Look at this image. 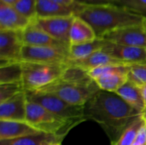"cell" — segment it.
<instances>
[{"mask_svg": "<svg viewBox=\"0 0 146 145\" xmlns=\"http://www.w3.org/2000/svg\"><path fill=\"white\" fill-rule=\"evenodd\" d=\"M142 113L127 103L115 92L99 90L84 105L85 120H93L102 126L112 144Z\"/></svg>", "mask_w": 146, "mask_h": 145, "instance_id": "obj_1", "label": "cell"}, {"mask_svg": "<svg viewBox=\"0 0 146 145\" xmlns=\"http://www.w3.org/2000/svg\"><path fill=\"white\" fill-rule=\"evenodd\" d=\"M76 16L85 20L93 28L97 38L101 39L115 30L143 25L145 17L118 4L77 5Z\"/></svg>", "mask_w": 146, "mask_h": 145, "instance_id": "obj_2", "label": "cell"}, {"mask_svg": "<svg viewBox=\"0 0 146 145\" xmlns=\"http://www.w3.org/2000/svg\"><path fill=\"white\" fill-rule=\"evenodd\" d=\"M26 121L41 132L53 134L62 138L74 125L81 122L60 117L39 104L28 101L27 103Z\"/></svg>", "mask_w": 146, "mask_h": 145, "instance_id": "obj_3", "label": "cell"}, {"mask_svg": "<svg viewBox=\"0 0 146 145\" xmlns=\"http://www.w3.org/2000/svg\"><path fill=\"white\" fill-rule=\"evenodd\" d=\"M22 85L26 91H39L61 79L67 64L21 62Z\"/></svg>", "mask_w": 146, "mask_h": 145, "instance_id": "obj_4", "label": "cell"}, {"mask_svg": "<svg viewBox=\"0 0 146 145\" xmlns=\"http://www.w3.org/2000/svg\"><path fill=\"white\" fill-rule=\"evenodd\" d=\"M25 92L28 102L38 103L60 117L79 121H86L84 106L71 105L55 94L44 91H26Z\"/></svg>", "mask_w": 146, "mask_h": 145, "instance_id": "obj_5", "label": "cell"}, {"mask_svg": "<svg viewBox=\"0 0 146 145\" xmlns=\"http://www.w3.org/2000/svg\"><path fill=\"white\" fill-rule=\"evenodd\" d=\"M99 90L100 89L95 81L90 85H80L60 79L39 91L55 94L71 105L84 106Z\"/></svg>", "mask_w": 146, "mask_h": 145, "instance_id": "obj_6", "label": "cell"}, {"mask_svg": "<svg viewBox=\"0 0 146 145\" xmlns=\"http://www.w3.org/2000/svg\"><path fill=\"white\" fill-rule=\"evenodd\" d=\"M68 50L66 48L50 46H30L24 45L21 62L47 63V64H67L68 61Z\"/></svg>", "mask_w": 146, "mask_h": 145, "instance_id": "obj_7", "label": "cell"}, {"mask_svg": "<svg viewBox=\"0 0 146 145\" xmlns=\"http://www.w3.org/2000/svg\"><path fill=\"white\" fill-rule=\"evenodd\" d=\"M23 47L22 31H0V67L21 62Z\"/></svg>", "mask_w": 146, "mask_h": 145, "instance_id": "obj_8", "label": "cell"}, {"mask_svg": "<svg viewBox=\"0 0 146 145\" xmlns=\"http://www.w3.org/2000/svg\"><path fill=\"white\" fill-rule=\"evenodd\" d=\"M101 39L113 44L146 49V29L143 25L127 26L110 32Z\"/></svg>", "mask_w": 146, "mask_h": 145, "instance_id": "obj_9", "label": "cell"}, {"mask_svg": "<svg viewBox=\"0 0 146 145\" xmlns=\"http://www.w3.org/2000/svg\"><path fill=\"white\" fill-rule=\"evenodd\" d=\"M74 16L75 15L49 18L37 17L34 21L42 30H44L50 36L60 41L61 43L70 46L69 35Z\"/></svg>", "mask_w": 146, "mask_h": 145, "instance_id": "obj_10", "label": "cell"}, {"mask_svg": "<svg viewBox=\"0 0 146 145\" xmlns=\"http://www.w3.org/2000/svg\"><path fill=\"white\" fill-rule=\"evenodd\" d=\"M102 50L127 66L146 64V49L145 48L126 46L105 41V44Z\"/></svg>", "mask_w": 146, "mask_h": 145, "instance_id": "obj_11", "label": "cell"}, {"mask_svg": "<svg viewBox=\"0 0 146 145\" xmlns=\"http://www.w3.org/2000/svg\"><path fill=\"white\" fill-rule=\"evenodd\" d=\"M27 99L22 91L0 103V121H26Z\"/></svg>", "mask_w": 146, "mask_h": 145, "instance_id": "obj_12", "label": "cell"}, {"mask_svg": "<svg viewBox=\"0 0 146 145\" xmlns=\"http://www.w3.org/2000/svg\"><path fill=\"white\" fill-rule=\"evenodd\" d=\"M22 38L24 45L30 46H50L69 49V46L55 39L44 30H42L34 21H33L23 31Z\"/></svg>", "mask_w": 146, "mask_h": 145, "instance_id": "obj_13", "label": "cell"}, {"mask_svg": "<svg viewBox=\"0 0 146 145\" xmlns=\"http://www.w3.org/2000/svg\"><path fill=\"white\" fill-rule=\"evenodd\" d=\"M31 22L13 6L0 2V31H23Z\"/></svg>", "mask_w": 146, "mask_h": 145, "instance_id": "obj_14", "label": "cell"}, {"mask_svg": "<svg viewBox=\"0 0 146 145\" xmlns=\"http://www.w3.org/2000/svg\"><path fill=\"white\" fill-rule=\"evenodd\" d=\"M39 133L41 132L27 121H0V140L13 139Z\"/></svg>", "mask_w": 146, "mask_h": 145, "instance_id": "obj_15", "label": "cell"}, {"mask_svg": "<svg viewBox=\"0 0 146 145\" xmlns=\"http://www.w3.org/2000/svg\"><path fill=\"white\" fill-rule=\"evenodd\" d=\"M78 3L68 6L53 2L51 0H37V17H62L73 16L76 14Z\"/></svg>", "mask_w": 146, "mask_h": 145, "instance_id": "obj_16", "label": "cell"}, {"mask_svg": "<svg viewBox=\"0 0 146 145\" xmlns=\"http://www.w3.org/2000/svg\"><path fill=\"white\" fill-rule=\"evenodd\" d=\"M97 38V35L91 25L85 20L75 15L70 29V45L91 43L95 41Z\"/></svg>", "mask_w": 146, "mask_h": 145, "instance_id": "obj_17", "label": "cell"}, {"mask_svg": "<svg viewBox=\"0 0 146 145\" xmlns=\"http://www.w3.org/2000/svg\"><path fill=\"white\" fill-rule=\"evenodd\" d=\"M130 66H122L121 69L106 73L95 79L96 84L100 90L116 92L123 85L128 81V73Z\"/></svg>", "mask_w": 146, "mask_h": 145, "instance_id": "obj_18", "label": "cell"}, {"mask_svg": "<svg viewBox=\"0 0 146 145\" xmlns=\"http://www.w3.org/2000/svg\"><path fill=\"white\" fill-rule=\"evenodd\" d=\"M67 64L77 66L86 71H89L96 68L109 66V65H125L121 62L114 58L113 56H111L110 55H109L104 50H98L82 60L68 61Z\"/></svg>", "mask_w": 146, "mask_h": 145, "instance_id": "obj_19", "label": "cell"}, {"mask_svg": "<svg viewBox=\"0 0 146 145\" xmlns=\"http://www.w3.org/2000/svg\"><path fill=\"white\" fill-rule=\"evenodd\" d=\"M115 93L119 95L127 103L136 109L140 113H143L145 109L141 89L134 84L127 81Z\"/></svg>", "mask_w": 146, "mask_h": 145, "instance_id": "obj_20", "label": "cell"}, {"mask_svg": "<svg viewBox=\"0 0 146 145\" xmlns=\"http://www.w3.org/2000/svg\"><path fill=\"white\" fill-rule=\"evenodd\" d=\"M62 137L41 132L13 139L0 140V145H47L51 143H60Z\"/></svg>", "mask_w": 146, "mask_h": 145, "instance_id": "obj_21", "label": "cell"}, {"mask_svg": "<svg viewBox=\"0 0 146 145\" xmlns=\"http://www.w3.org/2000/svg\"><path fill=\"white\" fill-rule=\"evenodd\" d=\"M105 44L104 39L97 38L95 41L82 44L70 45L68 50V61H79L88 57L93 53L102 50Z\"/></svg>", "mask_w": 146, "mask_h": 145, "instance_id": "obj_22", "label": "cell"}, {"mask_svg": "<svg viewBox=\"0 0 146 145\" xmlns=\"http://www.w3.org/2000/svg\"><path fill=\"white\" fill-rule=\"evenodd\" d=\"M61 80L80 85H90L95 81L90 77L88 71L70 64H67Z\"/></svg>", "mask_w": 146, "mask_h": 145, "instance_id": "obj_23", "label": "cell"}, {"mask_svg": "<svg viewBox=\"0 0 146 145\" xmlns=\"http://www.w3.org/2000/svg\"><path fill=\"white\" fill-rule=\"evenodd\" d=\"M21 62L8 63L0 67V85L22 83Z\"/></svg>", "mask_w": 146, "mask_h": 145, "instance_id": "obj_24", "label": "cell"}, {"mask_svg": "<svg viewBox=\"0 0 146 145\" xmlns=\"http://www.w3.org/2000/svg\"><path fill=\"white\" fill-rule=\"evenodd\" d=\"M145 122L142 115L135 119L123 132L120 138L112 145H133V142L135 141L137 133Z\"/></svg>", "mask_w": 146, "mask_h": 145, "instance_id": "obj_25", "label": "cell"}, {"mask_svg": "<svg viewBox=\"0 0 146 145\" xmlns=\"http://www.w3.org/2000/svg\"><path fill=\"white\" fill-rule=\"evenodd\" d=\"M13 7L21 15L32 21L37 18V0H19Z\"/></svg>", "mask_w": 146, "mask_h": 145, "instance_id": "obj_26", "label": "cell"}, {"mask_svg": "<svg viewBox=\"0 0 146 145\" xmlns=\"http://www.w3.org/2000/svg\"><path fill=\"white\" fill-rule=\"evenodd\" d=\"M128 81L139 87L146 85V64H133L130 66Z\"/></svg>", "mask_w": 146, "mask_h": 145, "instance_id": "obj_27", "label": "cell"}, {"mask_svg": "<svg viewBox=\"0 0 146 145\" xmlns=\"http://www.w3.org/2000/svg\"><path fill=\"white\" fill-rule=\"evenodd\" d=\"M25 91L22 83L1 84L0 85V103L13 97L14 96Z\"/></svg>", "mask_w": 146, "mask_h": 145, "instance_id": "obj_28", "label": "cell"}, {"mask_svg": "<svg viewBox=\"0 0 146 145\" xmlns=\"http://www.w3.org/2000/svg\"><path fill=\"white\" fill-rule=\"evenodd\" d=\"M117 4L146 18V0H118Z\"/></svg>", "mask_w": 146, "mask_h": 145, "instance_id": "obj_29", "label": "cell"}, {"mask_svg": "<svg viewBox=\"0 0 146 145\" xmlns=\"http://www.w3.org/2000/svg\"><path fill=\"white\" fill-rule=\"evenodd\" d=\"M77 3L82 5H98V4H117L118 0H74Z\"/></svg>", "mask_w": 146, "mask_h": 145, "instance_id": "obj_30", "label": "cell"}, {"mask_svg": "<svg viewBox=\"0 0 146 145\" xmlns=\"http://www.w3.org/2000/svg\"><path fill=\"white\" fill-rule=\"evenodd\" d=\"M135 141L142 145H146V123L144 122L141 127L139 128Z\"/></svg>", "mask_w": 146, "mask_h": 145, "instance_id": "obj_31", "label": "cell"}, {"mask_svg": "<svg viewBox=\"0 0 146 145\" xmlns=\"http://www.w3.org/2000/svg\"><path fill=\"white\" fill-rule=\"evenodd\" d=\"M51 1L58 3H62V4L68 5V6H73L76 3L74 0H51Z\"/></svg>", "mask_w": 146, "mask_h": 145, "instance_id": "obj_32", "label": "cell"}, {"mask_svg": "<svg viewBox=\"0 0 146 145\" xmlns=\"http://www.w3.org/2000/svg\"><path fill=\"white\" fill-rule=\"evenodd\" d=\"M140 89H141V93H142V97H143L144 103H145V105L146 109V85H143L142 87H140Z\"/></svg>", "mask_w": 146, "mask_h": 145, "instance_id": "obj_33", "label": "cell"}, {"mask_svg": "<svg viewBox=\"0 0 146 145\" xmlns=\"http://www.w3.org/2000/svg\"><path fill=\"white\" fill-rule=\"evenodd\" d=\"M19 0H0V2L2 3H4L8 5H10V6H13L16 2H18Z\"/></svg>", "mask_w": 146, "mask_h": 145, "instance_id": "obj_34", "label": "cell"}, {"mask_svg": "<svg viewBox=\"0 0 146 145\" xmlns=\"http://www.w3.org/2000/svg\"><path fill=\"white\" fill-rule=\"evenodd\" d=\"M142 117H143V119H144L145 122L146 123V109L144 110V112L142 113Z\"/></svg>", "mask_w": 146, "mask_h": 145, "instance_id": "obj_35", "label": "cell"}, {"mask_svg": "<svg viewBox=\"0 0 146 145\" xmlns=\"http://www.w3.org/2000/svg\"><path fill=\"white\" fill-rule=\"evenodd\" d=\"M47 145H61L60 144V143H51V144H49Z\"/></svg>", "mask_w": 146, "mask_h": 145, "instance_id": "obj_36", "label": "cell"}, {"mask_svg": "<svg viewBox=\"0 0 146 145\" xmlns=\"http://www.w3.org/2000/svg\"><path fill=\"white\" fill-rule=\"evenodd\" d=\"M143 26H145V28L146 29V18H145V20H144V22H143Z\"/></svg>", "mask_w": 146, "mask_h": 145, "instance_id": "obj_37", "label": "cell"}]
</instances>
